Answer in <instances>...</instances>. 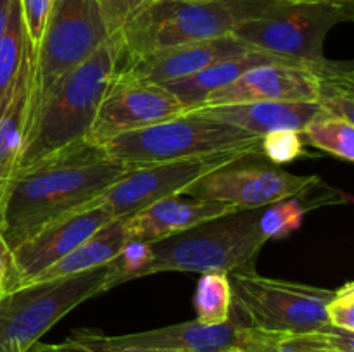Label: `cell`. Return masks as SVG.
Here are the masks:
<instances>
[{
  "label": "cell",
  "instance_id": "cell-31",
  "mask_svg": "<svg viewBox=\"0 0 354 352\" xmlns=\"http://www.w3.org/2000/svg\"><path fill=\"white\" fill-rule=\"evenodd\" d=\"M327 321L332 326L354 331V283L348 282L334 292L325 306Z\"/></svg>",
  "mask_w": 354,
  "mask_h": 352
},
{
  "label": "cell",
  "instance_id": "cell-15",
  "mask_svg": "<svg viewBox=\"0 0 354 352\" xmlns=\"http://www.w3.org/2000/svg\"><path fill=\"white\" fill-rule=\"evenodd\" d=\"M251 50L256 48L228 35V37L176 45V47L131 57L128 59L127 66L120 69V72L142 81L166 85L189 78L214 62L248 54Z\"/></svg>",
  "mask_w": 354,
  "mask_h": 352
},
{
  "label": "cell",
  "instance_id": "cell-10",
  "mask_svg": "<svg viewBox=\"0 0 354 352\" xmlns=\"http://www.w3.org/2000/svg\"><path fill=\"white\" fill-rule=\"evenodd\" d=\"M256 155L261 157V147L225 148L145 166L128 173L97 197L95 202L102 204L114 219H124L158 200L185 193L209 173Z\"/></svg>",
  "mask_w": 354,
  "mask_h": 352
},
{
  "label": "cell",
  "instance_id": "cell-23",
  "mask_svg": "<svg viewBox=\"0 0 354 352\" xmlns=\"http://www.w3.org/2000/svg\"><path fill=\"white\" fill-rule=\"evenodd\" d=\"M31 54L33 47L28 40L21 3L19 0H12L7 26L0 38V113L9 104L17 79Z\"/></svg>",
  "mask_w": 354,
  "mask_h": 352
},
{
  "label": "cell",
  "instance_id": "cell-24",
  "mask_svg": "<svg viewBox=\"0 0 354 352\" xmlns=\"http://www.w3.org/2000/svg\"><path fill=\"white\" fill-rule=\"evenodd\" d=\"M232 285L228 273H204L194 293L196 320L203 324H223L232 320Z\"/></svg>",
  "mask_w": 354,
  "mask_h": 352
},
{
  "label": "cell",
  "instance_id": "cell-38",
  "mask_svg": "<svg viewBox=\"0 0 354 352\" xmlns=\"http://www.w3.org/2000/svg\"><path fill=\"white\" fill-rule=\"evenodd\" d=\"M147 2H158V0H147Z\"/></svg>",
  "mask_w": 354,
  "mask_h": 352
},
{
  "label": "cell",
  "instance_id": "cell-14",
  "mask_svg": "<svg viewBox=\"0 0 354 352\" xmlns=\"http://www.w3.org/2000/svg\"><path fill=\"white\" fill-rule=\"evenodd\" d=\"M318 81L310 62L256 66L235 81L211 93L201 107L249 102H317Z\"/></svg>",
  "mask_w": 354,
  "mask_h": 352
},
{
  "label": "cell",
  "instance_id": "cell-37",
  "mask_svg": "<svg viewBox=\"0 0 354 352\" xmlns=\"http://www.w3.org/2000/svg\"><path fill=\"white\" fill-rule=\"evenodd\" d=\"M282 3H310V2H320V0H277ZM346 2V0H344Z\"/></svg>",
  "mask_w": 354,
  "mask_h": 352
},
{
  "label": "cell",
  "instance_id": "cell-12",
  "mask_svg": "<svg viewBox=\"0 0 354 352\" xmlns=\"http://www.w3.org/2000/svg\"><path fill=\"white\" fill-rule=\"evenodd\" d=\"M244 161L209 173L185 193L197 199L230 204L237 209H261L279 200L301 195L320 182L318 176L292 175L272 164H244Z\"/></svg>",
  "mask_w": 354,
  "mask_h": 352
},
{
  "label": "cell",
  "instance_id": "cell-22",
  "mask_svg": "<svg viewBox=\"0 0 354 352\" xmlns=\"http://www.w3.org/2000/svg\"><path fill=\"white\" fill-rule=\"evenodd\" d=\"M318 81L317 104L328 116L354 119V69L353 62L320 59L310 62Z\"/></svg>",
  "mask_w": 354,
  "mask_h": 352
},
{
  "label": "cell",
  "instance_id": "cell-18",
  "mask_svg": "<svg viewBox=\"0 0 354 352\" xmlns=\"http://www.w3.org/2000/svg\"><path fill=\"white\" fill-rule=\"evenodd\" d=\"M213 119L234 124L248 133L263 137L277 130L303 131L313 117L324 113L317 102H249L196 109Z\"/></svg>",
  "mask_w": 354,
  "mask_h": 352
},
{
  "label": "cell",
  "instance_id": "cell-29",
  "mask_svg": "<svg viewBox=\"0 0 354 352\" xmlns=\"http://www.w3.org/2000/svg\"><path fill=\"white\" fill-rule=\"evenodd\" d=\"M304 145L301 131L277 130L261 137V154L273 164H287L306 154Z\"/></svg>",
  "mask_w": 354,
  "mask_h": 352
},
{
  "label": "cell",
  "instance_id": "cell-2",
  "mask_svg": "<svg viewBox=\"0 0 354 352\" xmlns=\"http://www.w3.org/2000/svg\"><path fill=\"white\" fill-rule=\"evenodd\" d=\"M123 40L114 33L52 88L24 133L19 166L85 140L104 93L120 71Z\"/></svg>",
  "mask_w": 354,
  "mask_h": 352
},
{
  "label": "cell",
  "instance_id": "cell-32",
  "mask_svg": "<svg viewBox=\"0 0 354 352\" xmlns=\"http://www.w3.org/2000/svg\"><path fill=\"white\" fill-rule=\"evenodd\" d=\"M54 0H19L21 14H23V23L26 28L28 40L31 47H37L44 33L45 23H47L48 12Z\"/></svg>",
  "mask_w": 354,
  "mask_h": 352
},
{
  "label": "cell",
  "instance_id": "cell-9",
  "mask_svg": "<svg viewBox=\"0 0 354 352\" xmlns=\"http://www.w3.org/2000/svg\"><path fill=\"white\" fill-rule=\"evenodd\" d=\"M234 304L248 326L273 333H311L327 324L325 306L334 292L304 283L266 278L254 269L230 273Z\"/></svg>",
  "mask_w": 354,
  "mask_h": 352
},
{
  "label": "cell",
  "instance_id": "cell-27",
  "mask_svg": "<svg viewBox=\"0 0 354 352\" xmlns=\"http://www.w3.org/2000/svg\"><path fill=\"white\" fill-rule=\"evenodd\" d=\"M310 207L299 195L279 200L275 204L263 207L259 216V230L266 240L283 238L303 226V221Z\"/></svg>",
  "mask_w": 354,
  "mask_h": 352
},
{
  "label": "cell",
  "instance_id": "cell-36",
  "mask_svg": "<svg viewBox=\"0 0 354 352\" xmlns=\"http://www.w3.org/2000/svg\"><path fill=\"white\" fill-rule=\"evenodd\" d=\"M28 352H59V351H57V347H55V344L47 345V344H40V342H38V344H35Z\"/></svg>",
  "mask_w": 354,
  "mask_h": 352
},
{
  "label": "cell",
  "instance_id": "cell-39",
  "mask_svg": "<svg viewBox=\"0 0 354 352\" xmlns=\"http://www.w3.org/2000/svg\"><path fill=\"white\" fill-rule=\"evenodd\" d=\"M346 2H354V0H346Z\"/></svg>",
  "mask_w": 354,
  "mask_h": 352
},
{
  "label": "cell",
  "instance_id": "cell-11",
  "mask_svg": "<svg viewBox=\"0 0 354 352\" xmlns=\"http://www.w3.org/2000/svg\"><path fill=\"white\" fill-rule=\"evenodd\" d=\"M183 113L182 104L168 88L118 71L104 93L85 140L104 147L120 135L152 126Z\"/></svg>",
  "mask_w": 354,
  "mask_h": 352
},
{
  "label": "cell",
  "instance_id": "cell-1",
  "mask_svg": "<svg viewBox=\"0 0 354 352\" xmlns=\"http://www.w3.org/2000/svg\"><path fill=\"white\" fill-rule=\"evenodd\" d=\"M130 171L86 140L19 166L7 190L0 233L14 248L41 224L97 199Z\"/></svg>",
  "mask_w": 354,
  "mask_h": 352
},
{
  "label": "cell",
  "instance_id": "cell-40",
  "mask_svg": "<svg viewBox=\"0 0 354 352\" xmlns=\"http://www.w3.org/2000/svg\"><path fill=\"white\" fill-rule=\"evenodd\" d=\"M230 352H239V351H230Z\"/></svg>",
  "mask_w": 354,
  "mask_h": 352
},
{
  "label": "cell",
  "instance_id": "cell-13",
  "mask_svg": "<svg viewBox=\"0 0 354 352\" xmlns=\"http://www.w3.org/2000/svg\"><path fill=\"white\" fill-rule=\"evenodd\" d=\"M109 211L95 199L41 224L12 248L19 286L30 283L48 266L78 247L83 240L113 221Z\"/></svg>",
  "mask_w": 354,
  "mask_h": 352
},
{
  "label": "cell",
  "instance_id": "cell-17",
  "mask_svg": "<svg viewBox=\"0 0 354 352\" xmlns=\"http://www.w3.org/2000/svg\"><path fill=\"white\" fill-rule=\"evenodd\" d=\"M235 211L241 209L218 200L197 199L187 193H180L158 200L145 209L124 217V230L128 240L156 244Z\"/></svg>",
  "mask_w": 354,
  "mask_h": 352
},
{
  "label": "cell",
  "instance_id": "cell-7",
  "mask_svg": "<svg viewBox=\"0 0 354 352\" xmlns=\"http://www.w3.org/2000/svg\"><path fill=\"white\" fill-rule=\"evenodd\" d=\"M95 0H54L33 48L26 126L55 85L109 38Z\"/></svg>",
  "mask_w": 354,
  "mask_h": 352
},
{
  "label": "cell",
  "instance_id": "cell-8",
  "mask_svg": "<svg viewBox=\"0 0 354 352\" xmlns=\"http://www.w3.org/2000/svg\"><path fill=\"white\" fill-rule=\"evenodd\" d=\"M353 3L344 0L280 2L263 16L235 28L232 37L277 57L317 62L325 57L324 43L332 28L354 19Z\"/></svg>",
  "mask_w": 354,
  "mask_h": 352
},
{
  "label": "cell",
  "instance_id": "cell-33",
  "mask_svg": "<svg viewBox=\"0 0 354 352\" xmlns=\"http://www.w3.org/2000/svg\"><path fill=\"white\" fill-rule=\"evenodd\" d=\"M16 289H19V278H17L16 264H14L12 248L0 233V297Z\"/></svg>",
  "mask_w": 354,
  "mask_h": 352
},
{
  "label": "cell",
  "instance_id": "cell-16",
  "mask_svg": "<svg viewBox=\"0 0 354 352\" xmlns=\"http://www.w3.org/2000/svg\"><path fill=\"white\" fill-rule=\"evenodd\" d=\"M249 326L228 320L223 324H203L197 320L128 335H109L123 347L151 352H230L241 351Z\"/></svg>",
  "mask_w": 354,
  "mask_h": 352
},
{
  "label": "cell",
  "instance_id": "cell-21",
  "mask_svg": "<svg viewBox=\"0 0 354 352\" xmlns=\"http://www.w3.org/2000/svg\"><path fill=\"white\" fill-rule=\"evenodd\" d=\"M127 242L128 235L124 230V219L109 221L100 230L90 235L86 240H83L78 247L73 248L69 254L59 259L55 264L48 266L45 271L35 276L30 283L64 278V276L78 275V273H85L109 264L120 254Z\"/></svg>",
  "mask_w": 354,
  "mask_h": 352
},
{
  "label": "cell",
  "instance_id": "cell-19",
  "mask_svg": "<svg viewBox=\"0 0 354 352\" xmlns=\"http://www.w3.org/2000/svg\"><path fill=\"white\" fill-rule=\"evenodd\" d=\"M283 61H289V59L277 57V55L266 54V52L261 50H251L248 54L235 55V57H227L223 61L214 62V64L201 69L199 72L189 76V78L166 83L162 86L168 88L178 99L185 113H189V110L199 109L211 93L230 85L232 81H235L239 76H242L249 69L256 68V66L270 64V62Z\"/></svg>",
  "mask_w": 354,
  "mask_h": 352
},
{
  "label": "cell",
  "instance_id": "cell-35",
  "mask_svg": "<svg viewBox=\"0 0 354 352\" xmlns=\"http://www.w3.org/2000/svg\"><path fill=\"white\" fill-rule=\"evenodd\" d=\"M10 6H12V0H0V38H2L3 30H6V26H7Z\"/></svg>",
  "mask_w": 354,
  "mask_h": 352
},
{
  "label": "cell",
  "instance_id": "cell-25",
  "mask_svg": "<svg viewBox=\"0 0 354 352\" xmlns=\"http://www.w3.org/2000/svg\"><path fill=\"white\" fill-rule=\"evenodd\" d=\"M301 133L304 144L313 145L346 162L354 161V126L349 121L320 113Z\"/></svg>",
  "mask_w": 354,
  "mask_h": 352
},
{
  "label": "cell",
  "instance_id": "cell-5",
  "mask_svg": "<svg viewBox=\"0 0 354 352\" xmlns=\"http://www.w3.org/2000/svg\"><path fill=\"white\" fill-rule=\"evenodd\" d=\"M111 266L26 283L0 297V352H28L57 321L109 290Z\"/></svg>",
  "mask_w": 354,
  "mask_h": 352
},
{
  "label": "cell",
  "instance_id": "cell-26",
  "mask_svg": "<svg viewBox=\"0 0 354 352\" xmlns=\"http://www.w3.org/2000/svg\"><path fill=\"white\" fill-rule=\"evenodd\" d=\"M239 352H330L320 331L273 333L249 326L248 338Z\"/></svg>",
  "mask_w": 354,
  "mask_h": 352
},
{
  "label": "cell",
  "instance_id": "cell-3",
  "mask_svg": "<svg viewBox=\"0 0 354 352\" xmlns=\"http://www.w3.org/2000/svg\"><path fill=\"white\" fill-rule=\"evenodd\" d=\"M277 0H158L147 2L120 31L128 59L194 41L228 37L263 16Z\"/></svg>",
  "mask_w": 354,
  "mask_h": 352
},
{
  "label": "cell",
  "instance_id": "cell-20",
  "mask_svg": "<svg viewBox=\"0 0 354 352\" xmlns=\"http://www.w3.org/2000/svg\"><path fill=\"white\" fill-rule=\"evenodd\" d=\"M31 71H33V54L28 57L24 64L9 104L0 113V219H2L3 202H6L10 179L19 168L21 154H23Z\"/></svg>",
  "mask_w": 354,
  "mask_h": 352
},
{
  "label": "cell",
  "instance_id": "cell-28",
  "mask_svg": "<svg viewBox=\"0 0 354 352\" xmlns=\"http://www.w3.org/2000/svg\"><path fill=\"white\" fill-rule=\"evenodd\" d=\"M152 261V244L140 240H128L120 254L109 262V290L130 280L142 278L145 268Z\"/></svg>",
  "mask_w": 354,
  "mask_h": 352
},
{
  "label": "cell",
  "instance_id": "cell-34",
  "mask_svg": "<svg viewBox=\"0 0 354 352\" xmlns=\"http://www.w3.org/2000/svg\"><path fill=\"white\" fill-rule=\"evenodd\" d=\"M318 331L330 352H354V331L332 326L330 323L324 324Z\"/></svg>",
  "mask_w": 354,
  "mask_h": 352
},
{
  "label": "cell",
  "instance_id": "cell-30",
  "mask_svg": "<svg viewBox=\"0 0 354 352\" xmlns=\"http://www.w3.org/2000/svg\"><path fill=\"white\" fill-rule=\"evenodd\" d=\"M109 35L120 33L147 0H95Z\"/></svg>",
  "mask_w": 354,
  "mask_h": 352
},
{
  "label": "cell",
  "instance_id": "cell-4",
  "mask_svg": "<svg viewBox=\"0 0 354 352\" xmlns=\"http://www.w3.org/2000/svg\"><path fill=\"white\" fill-rule=\"evenodd\" d=\"M261 209H241L152 244L144 276L158 273H234L252 269L268 240L259 230Z\"/></svg>",
  "mask_w": 354,
  "mask_h": 352
},
{
  "label": "cell",
  "instance_id": "cell-6",
  "mask_svg": "<svg viewBox=\"0 0 354 352\" xmlns=\"http://www.w3.org/2000/svg\"><path fill=\"white\" fill-rule=\"evenodd\" d=\"M239 147H261V137L197 110L116 137L104 145L113 161L130 169L175 161L207 152Z\"/></svg>",
  "mask_w": 354,
  "mask_h": 352
}]
</instances>
